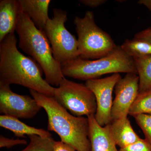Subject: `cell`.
I'll list each match as a JSON object with an SVG mask.
<instances>
[{
  "label": "cell",
  "instance_id": "cell-14",
  "mask_svg": "<svg viewBox=\"0 0 151 151\" xmlns=\"http://www.w3.org/2000/svg\"><path fill=\"white\" fill-rule=\"evenodd\" d=\"M109 126L112 137L120 148L134 144L141 139L133 129L128 118L113 120Z\"/></svg>",
  "mask_w": 151,
  "mask_h": 151
},
{
  "label": "cell",
  "instance_id": "cell-13",
  "mask_svg": "<svg viewBox=\"0 0 151 151\" xmlns=\"http://www.w3.org/2000/svg\"><path fill=\"white\" fill-rule=\"evenodd\" d=\"M21 11L27 15L39 29L44 32L49 19L50 0H18Z\"/></svg>",
  "mask_w": 151,
  "mask_h": 151
},
{
  "label": "cell",
  "instance_id": "cell-24",
  "mask_svg": "<svg viewBox=\"0 0 151 151\" xmlns=\"http://www.w3.org/2000/svg\"><path fill=\"white\" fill-rule=\"evenodd\" d=\"M52 151H76L72 147L61 141H55Z\"/></svg>",
  "mask_w": 151,
  "mask_h": 151
},
{
  "label": "cell",
  "instance_id": "cell-8",
  "mask_svg": "<svg viewBox=\"0 0 151 151\" xmlns=\"http://www.w3.org/2000/svg\"><path fill=\"white\" fill-rule=\"evenodd\" d=\"M119 73L102 78L91 79L85 85L94 94L97 103V111L94 117L98 124L105 127L112 121L113 92L117 82L122 78Z\"/></svg>",
  "mask_w": 151,
  "mask_h": 151
},
{
  "label": "cell",
  "instance_id": "cell-17",
  "mask_svg": "<svg viewBox=\"0 0 151 151\" xmlns=\"http://www.w3.org/2000/svg\"><path fill=\"white\" fill-rule=\"evenodd\" d=\"M128 55L132 57L151 55V44L135 38L126 40L121 46Z\"/></svg>",
  "mask_w": 151,
  "mask_h": 151
},
{
  "label": "cell",
  "instance_id": "cell-18",
  "mask_svg": "<svg viewBox=\"0 0 151 151\" xmlns=\"http://www.w3.org/2000/svg\"><path fill=\"white\" fill-rule=\"evenodd\" d=\"M140 114L151 115V88L139 92L130 108V116L134 117Z\"/></svg>",
  "mask_w": 151,
  "mask_h": 151
},
{
  "label": "cell",
  "instance_id": "cell-4",
  "mask_svg": "<svg viewBox=\"0 0 151 151\" xmlns=\"http://www.w3.org/2000/svg\"><path fill=\"white\" fill-rule=\"evenodd\" d=\"M61 68L64 76L86 81L108 73L137 74L134 58L119 46L110 54L99 59L88 60L78 56L61 65Z\"/></svg>",
  "mask_w": 151,
  "mask_h": 151
},
{
  "label": "cell",
  "instance_id": "cell-20",
  "mask_svg": "<svg viewBox=\"0 0 151 151\" xmlns=\"http://www.w3.org/2000/svg\"><path fill=\"white\" fill-rule=\"evenodd\" d=\"M138 126L142 129L145 139L151 145V115L140 114L134 117Z\"/></svg>",
  "mask_w": 151,
  "mask_h": 151
},
{
  "label": "cell",
  "instance_id": "cell-12",
  "mask_svg": "<svg viewBox=\"0 0 151 151\" xmlns=\"http://www.w3.org/2000/svg\"><path fill=\"white\" fill-rule=\"evenodd\" d=\"M21 12L18 0L0 1V42L14 33Z\"/></svg>",
  "mask_w": 151,
  "mask_h": 151
},
{
  "label": "cell",
  "instance_id": "cell-11",
  "mask_svg": "<svg viewBox=\"0 0 151 151\" xmlns=\"http://www.w3.org/2000/svg\"><path fill=\"white\" fill-rule=\"evenodd\" d=\"M89 126V139L91 151H120L116 147L111 132L109 124L102 127L98 124L92 115L87 117Z\"/></svg>",
  "mask_w": 151,
  "mask_h": 151
},
{
  "label": "cell",
  "instance_id": "cell-16",
  "mask_svg": "<svg viewBox=\"0 0 151 151\" xmlns=\"http://www.w3.org/2000/svg\"><path fill=\"white\" fill-rule=\"evenodd\" d=\"M139 77V92L151 88V55L134 57Z\"/></svg>",
  "mask_w": 151,
  "mask_h": 151
},
{
  "label": "cell",
  "instance_id": "cell-26",
  "mask_svg": "<svg viewBox=\"0 0 151 151\" xmlns=\"http://www.w3.org/2000/svg\"><path fill=\"white\" fill-rule=\"evenodd\" d=\"M138 3L145 6L151 12V0H140Z\"/></svg>",
  "mask_w": 151,
  "mask_h": 151
},
{
  "label": "cell",
  "instance_id": "cell-5",
  "mask_svg": "<svg viewBox=\"0 0 151 151\" xmlns=\"http://www.w3.org/2000/svg\"><path fill=\"white\" fill-rule=\"evenodd\" d=\"M74 23L80 57L99 59L110 54L117 47L111 37L95 24L93 12L87 11L83 18L76 17Z\"/></svg>",
  "mask_w": 151,
  "mask_h": 151
},
{
  "label": "cell",
  "instance_id": "cell-23",
  "mask_svg": "<svg viewBox=\"0 0 151 151\" xmlns=\"http://www.w3.org/2000/svg\"><path fill=\"white\" fill-rule=\"evenodd\" d=\"M134 38L151 44V27L146 29L136 34Z\"/></svg>",
  "mask_w": 151,
  "mask_h": 151
},
{
  "label": "cell",
  "instance_id": "cell-2",
  "mask_svg": "<svg viewBox=\"0 0 151 151\" xmlns=\"http://www.w3.org/2000/svg\"><path fill=\"white\" fill-rule=\"evenodd\" d=\"M29 92L32 97L47 114L49 131L56 133L61 142L69 145L76 151H91L87 117L73 116L61 106L54 97L31 89Z\"/></svg>",
  "mask_w": 151,
  "mask_h": 151
},
{
  "label": "cell",
  "instance_id": "cell-21",
  "mask_svg": "<svg viewBox=\"0 0 151 151\" xmlns=\"http://www.w3.org/2000/svg\"><path fill=\"white\" fill-rule=\"evenodd\" d=\"M120 151H151V145L146 139L139 140L123 148Z\"/></svg>",
  "mask_w": 151,
  "mask_h": 151
},
{
  "label": "cell",
  "instance_id": "cell-1",
  "mask_svg": "<svg viewBox=\"0 0 151 151\" xmlns=\"http://www.w3.org/2000/svg\"><path fill=\"white\" fill-rule=\"evenodd\" d=\"M0 43V83L19 84L41 94L54 96L55 87L44 79L40 65L18 49L14 33L7 36Z\"/></svg>",
  "mask_w": 151,
  "mask_h": 151
},
{
  "label": "cell",
  "instance_id": "cell-15",
  "mask_svg": "<svg viewBox=\"0 0 151 151\" xmlns=\"http://www.w3.org/2000/svg\"><path fill=\"white\" fill-rule=\"evenodd\" d=\"M0 126L10 130L18 137L23 138L26 135L29 137L32 135L42 137L51 136L48 131L28 126L21 122L18 119L6 115H2L0 116Z\"/></svg>",
  "mask_w": 151,
  "mask_h": 151
},
{
  "label": "cell",
  "instance_id": "cell-19",
  "mask_svg": "<svg viewBox=\"0 0 151 151\" xmlns=\"http://www.w3.org/2000/svg\"><path fill=\"white\" fill-rule=\"evenodd\" d=\"M30 142L26 147L21 151H52L55 141L51 136L42 137L29 136Z\"/></svg>",
  "mask_w": 151,
  "mask_h": 151
},
{
  "label": "cell",
  "instance_id": "cell-22",
  "mask_svg": "<svg viewBox=\"0 0 151 151\" xmlns=\"http://www.w3.org/2000/svg\"><path fill=\"white\" fill-rule=\"evenodd\" d=\"M27 141L25 139H9L3 135L0 136V147L10 148L17 145H27Z\"/></svg>",
  "mask_w": 151,
  "mask_h": 151
},
{
  "label": "cell",
  "instance_id": "cell-7",
  "mask_svg": "<svg viewBox=\"0 0 151 151\" xmlns=\"http://www.w3.org/2000/svg\"><path fill=\"white\" fill-rule=\"evenodd\" d=\"M53 97L73 116L88 117L96 113L97 107L95 96L85 84L64 78L59 86L55 88Z\"/></svg>",
  "mask_w": 151,
  "mask_h": 151
},
{
  "label": "cell",
  "instance_id": "cell-3",
  "mask_svg": "<svg viewBox=\"0 0 151 151\" xmlns=\"http://www.w3.org/2000/svg\"><path fill=\"white\" fill-rule=\"evenodd\" d=\"M19 47L40 65L50 85L58 87L65 78L61 64L55 59L45 33L39 29L29 17L21 12L16 28Z\"/></svg>",
  "mask_w": 151,
  "mask_h": 151
},
{
  "label": "cell",
  "instance_id": "cell-25",
  "mask_svg": "<svg viewBox=\"0 0 151 151\" xmlns=\"http://www.w3.org/2000/svg\"><path fill=\"white\" fill-rule=\"evenodd\" d=\"M82 4L92 8H96L107 2L106 0H81L79 1Z\"/></svg>",
  "mask_w": 151,
  "mask_h": 151
},
{
  "label": "cell",
  "instance_id": "cell-9",
  "mask_svg": "<svg viewBox=\"0 0 151 151\" xmlns=\"http://www.w3.org/2000/svg\"><path fill=\"white\" fill-rule=\"evenodd\" d=\"M42 108L33 97L13 92L10 85L0 83V113L17 119L33 118Z\"/></svg>",
  "mask_w": 151,
  "mask_h": 151
},
{
  "label": "cell",
  "instance_id": "cell-6",
  "mask_svg": "<svg viewBox=\"0 0 151 151\" xmlns=\"http://www.w3.org/2000/svg\"><path fill=\"white\" fill-rule=\"evenodd\" d=\"M53 17L47 23L44 32L51 45L55 59L61 65L79 56L78 40L65 28L67 13L54 9Z\"/></svg>",
  "mask_w": 151,
  "mask_h": 151
},
{
  "label": "cell",
  "instance_id": "cell-10",
  "mask_svg": "<svg viewBox=\"0 0 151 151\" xmlns=\"http://www.w3.org/2000/svg\"><path fill=\"white\" fill-rule=\"evenodd\" d=\"M112 121L127 118L130 108L139 93V77L135 73H127L117 82L115 87Z\"/></svg>",
  "mask_w": 151,
  "mask_h": 151
}]
</instances>
